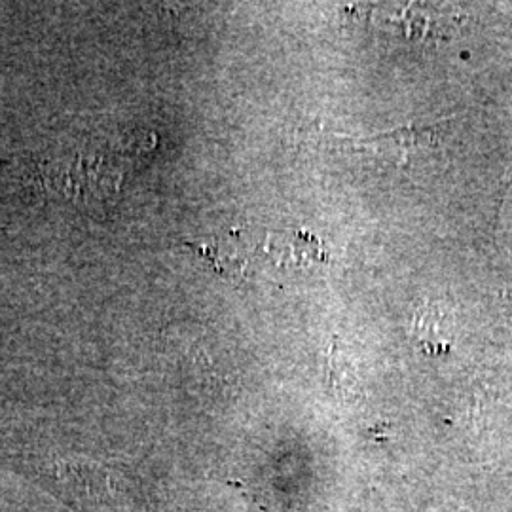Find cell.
<instances>
[{
	"label": "cell",
	"mask_w": 512,
	"mask_h": 512,
	"mask_svg": "<svg viewBox=\"0 0 512 512\" xmlns=\"http://www.w3.org/2000/svg\"><path fill=\"white\" fill-rule=\"evenodd\" d=\"M412 334L425 353L440 355L452 344V319L444 308L425 302L414 311Z\"/></svg>",
	"instance_id": "7a4b0ae2"
},
{
	"label": "cell",
	"mask_w": 512,
	"mask_h": 512,
	"mask_svg": "<svg viewBox=\"0 0 512 512\" xmlns=\"http://www.w3.org/2000/svg\"><path fill=\"white\" fill-rule=\"evenodd\" d=\"M442 124L437 126H403L357 141L363 150H370L391 160L397 167L412 169L418 160L427 158L442 141Z\"/></svg>",
	"instance_id": "6da1fadb"
},
{
	"label": "cell",
	"mask_w": 512,
	"mask_h": 512,
	"mask_svg": "<svg viewBox=\"0 0 512 512\" xmlns=\"http://www.w3.org/2000/svg\"><path fill=\"white\" fill-rule=\"evenodd\" d=\"M249 251L251 247L247 238H243V234L234 230L205 245H198V253L205 256L215 266V270L222 274H243L247 268Z\"/></svg>",
	"instance_id": "3957f363"
},
{
	"label": "cell",
	"mask_w": 512,
	"mask_h": 512,
	"mask_svg": "<svg viewBox=\"0 0 512 512\" xmlns=\"http://www.w3.org/2000/svg\"><path fill=\"white\" fill-rule=\"evenodd\" d=\"M505 232L509 234L512 243V188L505 200Z\"/></svg>",
	"instance_id": "277c9868"
}]
</instances>
